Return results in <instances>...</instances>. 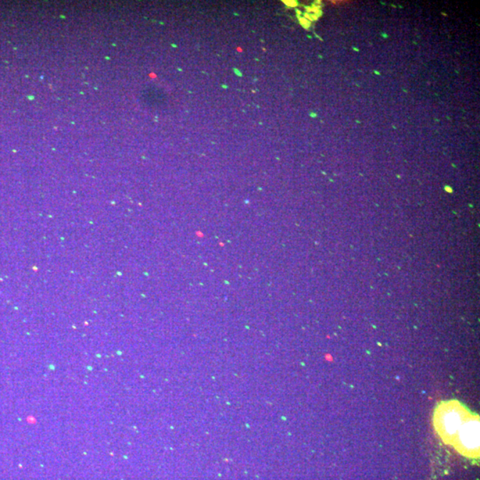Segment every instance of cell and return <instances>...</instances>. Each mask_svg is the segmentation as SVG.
Wrapping results in <instances>:
<instances>
[{
  "mask_svg": "<svg viewBox=\"0 0 480 480\" xmlns=\"http://www.w3.org/2000/svg\"><path fill=\"white\" fill-rule=\"evenodd\" d=\"M471 414L464 405L456 400L439 404L433 414V424L444 442L453 446L458 432Z\"/></svg>",
  "mask_w": 480,
  "mask_h": 480,
  "instance_id": "cell-1",
  "label": "cell"
},
{
  "mask_svg": "<svg viewBox=\"0 0 480 480\" xmlns=\"http://www.w3.org/2000/svg\"><path fill=\"white\" fill-rule=\"evenodd\" d=\"M453 446L458 452L468 457H478L479 454V418L470 414L458 432Z\"/></svg>",
  "mask_w": 480,
  "mask_h": 480,
  "instance_id": "cell-2",
  "label": "cell"
},
{
  "mask_svg": "<svg viewBox=\"0 0 480 480\" xmlns=\"http://www.w3.org/2000/svg\"><path fill=\"white\" fill-rule=\"evenodd\" d=\"M300 21L301 24H302L304 28H309L310 23H308L306 18H303V19H300Z\"/></svg>",
  "mask_w": 480,
  "mask_h": 480,
  "instance_id": "cell-3",
  "label": "cell"
},
{
  "mask_svg": "<svg viewBox=\"0 0 480 480\" xmlns=\"http://www.w3.org/2000/svg\"><path fill=\"white\" fill-rule=\"evenodd\" d=\"M284 3L286 4V6L291 7L296 6L297 5H298V4H297L296 1H284Z\"/></svg>",
  "mask_w": 480,
  "mask_h": 480,
  "instance_id": "cell-4",
  "label": "cell"
},
{
  "mask_svg": "<svg viewBox=\"0 0 480 480\" xmlns=\"http://www.w3.org/2000/svg\"><path fill=\"white\" fill-rule=\"evenodd\" d=\"M234 73H236V75H237V76L239 77L242 76L241 71H239L238 69H234Z\"/></svg>",
  "mask_w": 480,
  "mask_h": 480,
  "instance_id": "cell-5",
  "label": "cell"
}]
</instances>
